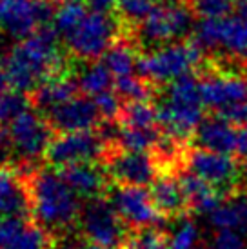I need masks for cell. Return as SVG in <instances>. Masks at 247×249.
<instances>
[{
    "label": "cell",
    "mask_w": 247,
    "mask_h": 249,
    "mask_svg": "<svg viewBox=\"0 0 247 249\" xmlns=\"http://www.w3.org/2000/svg\"><path fill=\"white\" fill-rule=\"evenodd\" d=\"M149 193L164 218H184L189 213L182 182L171 171L158 173L157 178L153 180Z\"/></svg>",
    "instance_id": "d6986e66"
},
{
    "label": "cell",
    "mask_w": 247,
    "mask_h": 249,
    "mask_svg": "<svg viewBox=\"0 0 247 249\" xmlns=\"http://www.w3.org/2000/svg\"><path fill=\"white\" fill-rule=\"evenodd\" d=\"M118 22L111 17V13L91 9L84 15L80 24L64 38V42L75 58L93 62L106 55V51L118 40Z\"/></svg>",
    "instance_id": "8992f818"
},
{
    "label": "cell",
    "mask_w": 247,
    "mask_h": 249,
    "mask_svg": "<svg viewBox=\"0 0 247 249\" xmlns=\"http://www.w3.org/2000/svg\"><path fill=\"white\" fill-rule=\"evenodd\" d=\"M60 249H111V248H104V246L91 242L88 238H68L66 242L62 244Z\"/></svg>",
    "instance_id": "74e56055"
},
{
    "label": "cell",
    "mask_w": 247,
    "mask_h": 249,
    "mask_svg": "<svg viewBox=\"0 0 247 249\" xmlns=\"http://www.w3.org/2000/svg\"><path fill=\"white\" fill-rule=\"evenodd\" d=\"M11 89V84H9V78L6 75V70H4V66L0 64V93H4V91Z\"/></svg>",
    "instance_id": "ab89813d"
},
{
    "label": "cell",
    "mask_w": 247,
    "mask_h": 249,
    "mask_svg": "<svg viewBox=\"0 0 247 249\" xmlns=\"http://www.w3.org/2000/svg\"><path fill=\"white\" fill-rule=\"evenodd\" d=\"M106 198L115 208L127 229L142 231V229L157 228L164 216L157 209L151 198V193L144 186H122L115 184Z\"/></svg>",
    "instance_id": "8fae6325"
},
{
    "label": "cell",
    "mask_w": 247,
    "mask_h": 249,
    "mask_svg": "<svg viewBox=\"0 0 247 249\" xmlns=\"http://www.w3.org/2000/svg\"><path fill=\"white\" fill-rule=\"evenodd\" d=\"M95 102L100 115H102V120H118L122 115L124 104H125L115 89L100 93L98 97H95Z\"/></svg>",
    "instance_id": "d590c367"
},
{
    "label": "cell",
    "mask_w": 247,
    "mask_h": 249,
    "mask_svg": "<svg viewBox=\"0 0 247 249\" xmlns=\"http://www.w3.org/2000/svg\"><path fill=\"white\" fill-rule=\"evenodd\" d=\"M113 149L117 147H111L96 129L58 133L49 145L46 159L51 166L62 169L82 162H104Z\"/></svg>",
    "instance_id": "ba28073f"
},
{
    "label": "cell",
    "mask_w": 247,
    "mask_h": 249,
    "mask_svg": "<svg viewBox=\"0 0 247 249\" xmlns=\"http://www.w3.org/2000/svg\"><path fill=\"white\" fill-rule=\"evenodd\" d=\"M31 107L33 104H31V97L28 93H22L13 88L0 93V125L7 127L20 117L22 113H26Z\"/></svg>",
    "instance_id": "f1b7e54d"
},
{
    "label": "cell",
    "mask_w": 247,
    "mask_h": 249,
    "mask_svg": "<svg viewBox=\"0 0 247 249\" xmlns=\"http://www.w3.org/2000/svg\"><path fill=\"white\" fill-rule=\"evenodd\" d=\"M193 40L202 49H224L233 60L247 62V17L202 18Z\"/></svg>",
    "instance_id": "9c48e42d"
},
{
    "label": "cell",
    "mask_w": 247,
    "mask_h": 249,
    "mask_svg": "<svg viewBox=\"0 0 247 249\" xmlns=\"http://www.w3.org/2000/svg\"><path fill=\"white\" fill-rule=\"evenodd\" d=\"M120 249H171L169 236L155 228L135 231Z\"/></svg>",
    "instance_id": "1f68e13d"
},
{
    "label": "cell",
    "mask_w": 247,
    "mask_h": 249,
    "mask_svg": "<svg viewBox=\"0 0 247 249\" xmlns=\"http://www.w3.org/2000/svg\"><path fill=\"white\" fill-rule=\"evenodd\" d=\"M207 249H247V242L246 238L236 231L220 229L218 233L213 236L211 246Z\"/></svg>",
    "instance_id": "8d00e7d4"
},
{
    "label": "cell",
    "mask_w": 247,
    "mask_h": 249,
    "mask_svg": "<svg viewBox=\"0 0 247 249\" xmlns=\"http://www.w3.org/2000/svg\"><path fill=\"white\" fill-rule=\"evenodd\" d=\"M236 0H193V11L202 18H227Z\"/></svg>",
    "instance_id": "e575fe53"
},
{
    "label": "cell",
    "mask_w": 247,
    "mask_h": 249,
    "mask_svg": "<svg viewBox=\"0 0 247 249\" xmlns=\"http://www.w3.org/2000/svg\"><path fill=\"white\" fill-rule=\"evenodd\" d=\"M31 214L26 177L13 167H0V218Z\"/></svg>",
    "instance_id": "44dd1931"
},
{
    "label": "cell",
    "mask_w": 247,
    "mask_h": 249,
    "mask_svg": "<svg viewBox=\"0 0 247 249\" xmlns=\"http://www.w3.org/2000/svg\"><path fill=\"white\" fill-rule=\"evenodd\" d=\"M51 2H58V4H76V2H82V0H51Z\"/></svg>",
    "instance_id": "b9f144b4"
},
{
    "label": "cell",
    "mask_w": 247,
    "mask_h": 249,
    "mask_svg": "<svg viewBox=\"0 0 247 249\" xmlns=\"http://www.w3.org/2000/svg\"><path fill=\"white\" fill-rule=\"evenodd\" d=\"M2 249H55L53 233L28 216L0 218Z\"/></svg>",
    "instance_id": "e0dca14e"
},
{
    "label": "cell",
    "mask_w": 247,
    "mask_h": 249,
    "mask_svg": "<svg viewBox=\"0 0 247 249\" xmlns=\"http://www.w3.org/2000/svg\"><path fill=\"white\" fill-rule=\"evenodd\" d=\"M193 24V9L180 2L158 4L140 26V38L149 44H171L176 42Z\"/></svg>",
    "instance_id": "5bb4252c"
},
{
    "label": "cell",
    "mask_w": 247,
    "mask_h": 249,
    "mask_svg": "<svg viewBox=\"0 0 247 249\" xmlns=\"http://www.w3.org/2000/svg\"><path fill=\"white\" fill-rule=\"evenodd\" d=\"M158 107V127L162 135L185 144L194 139L196 129L204 122V98L198 76L185 75L167 84L164 98Z\"/></svg>",
    "instance_id": "3957f363"
},
{
    "label": "cell",
    "mask_w": 247,
    "mask_h": 249,
    "mask_svg": "<svg viewBox=\"0 0 247 249\" xmlns=\"http://www.w3.org/2000/svg\"><path fill=\"white\" fill-rule=\"evenodd\" d=\"M189 211L193 213H213L222 204V191L196 175L184 171L180 177Z\"/></svg>",
    "instance_id": "603a6c76"
},
{
    "label": "cell",
    "mask_w": 247,
    "mask_h": 249,
    "mask_svg": "<svg viewBox=\"0 0 247 249\" xmlns=\"http://www.w3.org/2000/svg\"><path fill=\"white\" fill-rule=\"evenodd\" d=\"M58 173L68 182V186L84 200L102 198L109 191V175L98 162H82L62 167Z\"/></svg>",
    "instance_id": "ac0fdd59"
},
{
    "label": "cell",
    "mask_w": 247,
    "mask_h": 249,
    "mask_svg": "<svg viewBox=\"0 0 247 249\" xmlns=\"http://www.w3.org/2000/svg\"><path fill=\"white\" fill-rule=\"evenodd\" d=\"M157 6L155 0H118L117 13L120 15L124 26H140Z\"/></svg>",
    "instance_id": "d6a6232c"
},
{
    "label": "cell",
    "mask_w": 247,
    "mask_h": 249,
    "mask_svg": "<svg viewBox=\"0 0 247 249\" xmlns=\"http://www.w3.org/2000/svg\"><path fill=\"white\" fill-rule=\"evenodd\" d=\"M204 64V49L193 40H176L158 46L140 55L138 75L157 84H171L176 78L191 75Z\"/></svg>",
    "instance_id": "5b68a950"
},
{
    "label": "cell",
    "mask_w": 247,
    "mask_h": 249,
    "mask_svg": "<svg viewBox=\"0 0 247 249\" xmlns=\"http://www.w3.org/2000/svg\"><path fill=\"white\" fill-rule=\"evenodd\" d=\"M117 91L124 102H138V100H151L155 93V84L145 80L140 75H131L125 78H118L115 82Z\"/></svg>",
    "instance_id": "f546056e"
},
{
    "label": "cell",
    "mask_w": 247,
    "mask_h": 249,
    "mask_svg": "<svg viewBox=\"0 0 247 249\" xmlns=\"http://www.w3.org/2000/svg\"><path fill=\"white\" fill-rule=\"evenodd\" d=\"M200 70V89L206 107L231 124L247 125V76L216 60H207Z\"/></svg>",
    "instance_id": "277c9868"
},
{
    "label": "cell",
    "mask_w": 247,
    "mask_h": 249,
    "mask_svg": "<svg viewBox=\"0 0 247 249\" xmlns=\"http://www.w3.org/2000/svg\"><path fill=\"white\" fill-rule=\"evenodd\" d=\"M78 95H80V88H78V82H76V76L64 73V75H58L55 78L46 80L29 97H31V104H33L35 109L48 115L49 111L66 104L68 100L78 97Z\"/></svg>",
    "instance_id": "7402d4cb"
},
{
    "label": "cell",
    "mask_w": 247,
    "mask_h": 249,
    "mask_svg": "<svg viewBox=\"0 0 247 249\" xmlns=\"http://www.w3.org/2000/svg\"><path fill=\"white\" fill-rule=\"evenodd\" d=\"M182 169L193 173L218 189H234L242 178V166L238 159L227 153L209 151L204 147H191L185 151Z\"/></svg>",
    "instance_id": "4fadbf2b"
},
{
    "label": "cell",
    "mask_w": 247,
    "mask_h": 249,
    "mask_svg": "<svg viewBox=\"0 0 247 249\" xmlns=\"http://www.w3.org/2000/svg\"><path fill=\"white\" fill-rule=\"evenodd\" d=\"M198 240H200L198 226L193 220H189V218H182L176 224L173 235L169 236L171 249H198L196 248Z\"/></svg>",
    "instance_id": "836d02e7"
},
{
    "label": "cell",
    "mask_w": 247,
    "mask_h": 249,
    "mask_svg": "<svg viewBox=\"0 0 247 249\" xmlns=\"http://www.w3.org/2000/svg\"><path fill=\"white\" fill-rule=\"evenodd\" d=\"M78 226L82 229L84 238L104 248L120 249L127 240V228L106 196L89 200L82 206Z\"/></svg>",
    "instance_id": "30bf717a"
},
{
    "label": "cell",
    "mask_w": 247,
    "mask_h": 249,
    "mask_svg": "<svg viewBox=\"0 0 247 249\" xmlns=\"http://www.w3.org/2000/svg\"><path fill=\"white\" fill-rule=\"evenodd\" d=\"M0 249H2V238H0Z\"/></svg>",
    "instance_id": "f6af8a7d"
},
{
    "label": "cell",
    "mask_w": 247,
    "mask_h": 249,
    "mask_svg": "<svg viewBox=\"0 0 247 249\" xmlns=\"http://www.w3.org/2000/svg\"><path fill=\"white\" fill-rule=\"evenodd\" d=\"M56 137V131L53 125L49 124L46 117H42L40 111L35 107L22 113L15 122L7 125V140H9V149L22 160V162H31V160L46 159L48 149L53 139Z\"/></svg>",
    "instance_id": "52a82bcc"
},
{
    "label": "cell",
    "mask_w": 247,
    "mask_h": 249,
    "mask_svg": "<svg viewBox=\"0 0 247 249\" xmlns=\"http://www.w3.org/2000/svg\"><path fill=\"white\" fill-rule=\"evenodd\" d=\"M209 220L214 228L236 231L240 235H247V196L233 195L222 200L213 213H209Z\"/></svg>",
    "instance_id": "cb8c5ba5"
},
{
    "label": "cell",
    "mask_w": 247,
    "mask_h": 249,
    "mask_svg": "<svg viewBox=\"0 0 247 249\" xmlns=\"http://www.w3.org/2000/svg\"><path fill=\"white\" fill-rule=\"evenodd\" d=\"M240 9L244 17H247V0H240Z\"/></svg>",
    "instance_id": "7bdbcfd3"
},
{
    "label": "cell",
    "mask_w": 247,
    "mask_h": 249,
    "mask_svg": "<svg viewBox=\"0 0 247 249\" xmlns=\"http://www.w3.org/2000/svg\"><path fill=\"white\" fill-rule=\"evenodd\" d=\"M240 133L238 125L214 115V117L204 118V122L196 129L194 140L204 149L233 155L240 149Z\"/></svg>",
    "instance_id": "ffe728a7"
},
{
    "label": "cell",
    "mask_w": 247,
    "mask_h": 249,
    "mask_svg": "<svg viewBox=\"0 0 247 249\" xmlns=\"http://www.w3.org/2000/svg\"><path fill=\"white\" fill-rule=\"evenodd\" d=\"M33 220L49 233H64L78 224L82 206L78 195L68 186L60 173L36 169L24 173Z\"/></svg>",
    "instance_id": "7a4b0ae2"
},
{
    "label": "cell",
    "mask_w": 247,
    "mask_h": 249,
    "mask_svg": "<svg viewBox=\"0 0 247 249\" xmlns=\"http://www.w3.org/2000/svg\"><path fill=\"white\" fill-rule=\"evenodd\" d=\"M104 167L115 184L122 186H147L160 173L153 153L113 149L104 160Z\"/></svg>",
    "instance_id": "9a60e30c"
},
{
    "label": "cell",
    "mask_w": 247,
    "mask_h": 249,
    "mask_svg": "<svg viewBox=\"0 0 247 249\" xmlns=\"http://www.w3.org/2000/svg\"><path fill=\"white\" fill-rule=\"evenodd\" d=\"M118 122L125 127H144V129L158 127V107L151 104V100L125 102Z\"/></svg>",
    "instance_id": "4316f807"
},
{
    "label": "cell",
    "mask_w": 247,
    "mask_h": 249,
    "mask_svg": "<svg viewBox=\"0 0 247 249\" xmlns=\"http://www.w3.org/2000/svg\"><path fill=\"white\" fill-rule=\"evenodd\" d=\"M51 0H0V29L11 38L24 40L42 26L53 24Z\"/></svg>",
    "instance_id": "7c38bea8"
},
{
    "label": "cell",
    "mask_w": 247,
    "mask_h": 249,
    "mask_svg": "<svg viewBox=\"0 0 247 249\" xmlns=\"http://www.w3.org/2000/svg\"><path fill=\"white\" fill-rule=\"evenodd\" d=\"M44 117L49 120L56 133H75L96 129L102 122V115L96 107L95 98L78 95L58 106Z\"/></svg>",
    "instance_id": "2e32d148"
},
{
    "label": "cell",
    "mask_w": 247,
    "mask_h": 249,
    "mask_svg": "<svg viewBox=\"0 0 247 249\" xmlns=\"http://www.w3.org/2000/svg\"><path fill=\"white\" fill-rule=\"evenodd\" d=\"M115 76L107 70V66L100 60H93V62H86L82 70L76 75V82L80 88V93L86 97L95 98L100 93L111 89Z\"/></svg>",
    "instance_id": "484cf974"
},
{
    "label": "cell",
    "mask_w": 247,
    "mask_h": 249,
    "mask_svg": "<svg viewBox=\"0 0 247 249\" xmlns=\"http://www.w3.org/2000/svg\"><path fill=\"white\" fill-rule=\"evenodd\" d=\"M244 75L247 76V66H246V68H244Z\"/></svg>",
    "instance_id": "ee69618b"
},
{
    "label": "cell",
    "mask_w": 247,
    "mask_h": 249,
    "mask_svg": "<svg viewBox=\"0 0 247 249\" xmlns=\"http://www.w3.org/2000/svg\"><path fill=\"white\" fill-rule=\"evenodd\" d=\"M58 38L60 35L53 24H48L7 51L2 66L13 89L31 95L46 80L68 73L66 58L58 49Z\"/></svg>",
    "instance_id": "6da1fadb"
},
{
    "label": "cell",
    "mask_w": 247,
    "mask_h": 249,
    "mask_svg": "<svg viewBox=\"0 0 247 249\" xmlns=\"http://www.w3.org/2000/svg\"><path fill=\"white\" fill-rule=\"evenodd\" d=\"M158 140H160L158 127L144 129V127H125V125H120L117 147L118 149H124V151L151 153L157 147Z\"/></svg>",
    "instance_id": "83f0119b"
},
{
    "label": "cell",
    "mask_w": 247,
    "mask_h": 249,
    "mask_svg": "<svg viewBox=\"0 0 247 249\" xmlns=\"http://www.w3.org/2000/svg\"><path fill=\"white\" fill-rule=\"evenodd\" d=\"M86 13H88V9L80 2H76V4H62L55 11V18H53V28L56 29L60 38H66L80 24V20L84 18Z\"/></svg>",
    "instance_id": "4dcf8cb0"
},
{
    "label": "cell",
    "mask_w": 247,
    "mask_h": 249,
    "mask_svg": "<svg viewBox=\"0 0 247 249\" xmlns=\"http://www.w3.org/2000/svg\"><path fill=\"white\" fill-rule=\"evenodd\" d=\"M93 11H100V13H111L113 9H117L118 0H88Z\"/></svg>",
    "instance_id": "f35d334b"
},
{
    "label": "cell",
    "mask_w": 247,
    "mask_h": 249,
    "mask_svg": "<svg viewBox=\"0 0 247 249\" xmlns=\"http://www.w3.org/2000/svg\"><path fill=\"white\" fill-rule=\"evenodd\" d=\"M238 153H240V157L247 160V125L240 133V149H238Z\"/></svg>",
    "instance_id": "60d3db41"
},
{
    "label": "cell",
    "mask_w": 247,
    "mask_h": 249,
    "mask_svg": "<svg viewBox=\"0 0 247 249\" xmlns=\"http://www.w3.org/2000/svg\"><path fill=\"white\" fill-rule=\"evenodd\" d=\"M102 62L107 66V70L113 73L115 80L118 78H125V76L137 75L138 73V60H140V53L137 48L131 44L127 38H118L113 46H111L106 55L102 56Z\"/></svg>",
    "instance_id": "d4e9b609"
}]
</instances>
